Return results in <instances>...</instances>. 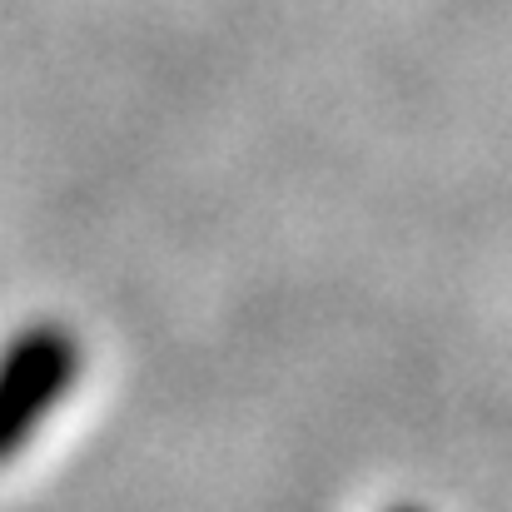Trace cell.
Segmentation results:
<instances>
[{
  "label": "cell",
  "mask_w": 512,
  "mask_h": 512,
  "mask_svg": "<svg viewBox=\"0 0 512 512\" xmlns=\"http://www.w3.org/2000/svg\"><path fill=\"white\" fill-rule=\"evenodd\" d=\"M80 378V339L60 324L20 329L0 348V463H10Z\"/></svg>",
  "instance_id": "obj_1"
},
{
  "label": "cell",
  "mask_w": 512,
  "mask_h": 512,
  "mask_svg": "<svg viewBox=\"0 0 512 512\" xmlns=\"http://www.w3.org/2000/svg\"><path fill=\"white\" fill-rule=\"evenodd\" d=\"M393 512H418V508H393Z\"/></svg>",
  "instance_id": "obj_2"
}]
</instances>
